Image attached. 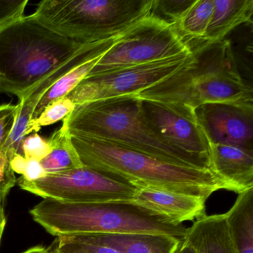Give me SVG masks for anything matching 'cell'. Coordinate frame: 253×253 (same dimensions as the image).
Listing matches in <instances>:
<instances>
[{
	"label": "cell",
	"mask_w": 253,
	"mask_h": 253,
	"mask_svg": "<svg viewBox=\"0 0 253 253\" xmlns=\"http://www.w3.org/2000/svg\"><path fill=\"white\" fill-rule=\"evenodd\" d=\"M134 97L195 109L209 103H223L253 112V88L241 76L232 43L226 39L204 42L192 48L175 73Z\"/></svg>",
	"instance_id": "obj_1"
},
{
	"label": "cell",
	"mask_w": 253,
	"mask_h": 253,
	"mask_svg": "<svg viewBox=\"0 0 253 253\" xmlns=\"http://www.w3.org/2000/svg\"><path fill=\"white\" fill-rule=\"evenodd\" d=\"M84 167L137 189L187 194L208 199L227 185L210 170L175 165L112 142L69 133Z\"/></svg>",
	"instance_id": "obj_2"
},
{
	"label": "cell",
	"mask_w": 253,
	"mask_h": 253,
	"mask_svg": "<svg viewBox=\"0 0 253 253\" xmlns=\"http://www.w3.org/2000/svg\"><path fill=\"white\" fill-rule=\"evenodd\" d=\"M63 125L69 133L112 142L175 165L211 171L205 160L174 147L159 135L146 119L141 100L134 96L78 105Z\"/></svg>",
	"instance_id": "obj_3"
},
{
	"label": "cell",
	"mask_w": 253,
	"mask_h": 253,
	"mask_svg": "<svg viewBox=\"0 0 253 253\" xmlns=\"http://www.w3.org/2000/svg\"><path fill=\"white\" fill-rule=\"evenodd\" d=\"M89 44V43H88ZM87 44L57 35L33 15L0 28V92L21 100Z\"/></svg>",
	"instance_id": "obj_4"
},
{
	"label": "cell",
	"mask_w": 253,
	"mask_h": 253,
	"mask_svg": "<svg viewBox=\"0 0 253 253\" xmlns=\"http://www.w3.org/2000/svg\"><path fill=\"white\" fill-rule=\"evenodd\" d=\"M30 214L36 223L57 237L152 233L183 241L187 229L133 202L73 204L45 198L30 210Z\"/></svg>",
	"instance_id": "obj_5"
},
{
	"label": "cell",
	"mask_w": 253,
	"mask_h": 253,
	"mask_svg": "<svg viewBox=\"0 0 253 253\" xmlns=\"http://www.w3.org/2000/svg\"><path fill=\"white\" fill-rule=\"evenodd\" d=\"M155 0H44L32 14L52 32L80 43L112 39L146 16Z\"/></svg>",
	"instance_id": "obj_6"
},
{
	"label": "cell",
	"mask_w": 253,
	"mask_h": 253,
	"mask_svg": "<svg viewBox=\"0 0 253 253\" xmlns=\"http://www.w3.org/2000/svg\"><path fill=\"white\" fill-rule=\"evenodd\" d=\"M191 53L175 24L152 14L117 36L87 77Z\"/></svg>",
	"instance_id": "obj_7"
},
{
	"label": "cell",
	"mask_w": 253,
	"mask_h": 253,
	"mask_svg": "<svg viewBox=\"0 0 253 253\" xmlns=\"http://www.w3.org/2000/svg\"><path fill=\"white\" fill-rule=\"evenodd\" d=\"M20 189L45 199L73 204L132 202L137 188L86 167L28 181L17 179Z\"/></svg>",
	"instance_id": "obj_8"
},
{
	"label": "cell",
	"mask_w": 253,
	"mask_h": 253,
	"mask_svg": "<svg viewBox=\"0 0 253 253\" xmlns=\"http://www.w3.org/2000/svg\"><path fill=\"white\" fill-rule=\"evenodd\" d=\"M190 55L179 56L86 77L66 98L78 106L97 100L136 95L171 76L183 66Z\"/></svg>",
	"instance_id": "obj_9"
},
{
	"label": "cell",
	"mask_w": 253,
	"mask_h": 253,
	"mask_svg": "<svg viewBox=\"0 0 253 253\" xmlns=\"http://www.w3.org/2000/svg\"><path fill=\"white\" fill-rule=\"evenodd\" d=\"M141 101L146 119L159 135L174 147L211 165L209 142L198 123L195 109L180 103Z\"/></svg>",
	"instance_id": "obj_10"
},
{
	"label": "cell",
	"mask_w": 253,
	"mask_h": 253,
	"mask_svg": "<svg viewBox=\"0 0 253 253\" xmlns=\"http://www.w3.org/2000/svg\"><path fill=\"white\" fill-rule=\"evenodd\" d=\"M209 142L253 152V112L232 105L209 103L195 109Z\"/></svg>",
	"instance_id": "obj_11"
},
{
	"label": "cell",
	"mask_w": 253,
	"mask_h": 253,
	"mask_svg": "<svg viewBox=\"0 0 253 253\" xmlns=\"http://www.w3.org/2000/svg\"><path fill=\"white\" fill-rule=\"evenodd\" d=\"M115 38L87 44L76 55L68 60L63 66L37 84L19 102V112L14 129L4 146V150L6 151L11 157L19 154L22 155L21 146L25 137L27 136V130L31 123L32 115L38 102L48 88L60 78L70 72L74 68L78 66L85 60L94 57L106 50L112 43Z\"/></svg>",
	"instance_id": "obj_12"
},
{
	"label": "cell",
	"mask_w": 253,
	"mask_h": 253,
	"mask_svg": "<svg viewBox=\"0 0 253 253\" xmlns=\"http://www.w3.org/2000/svg\"><path fill=\"white\" fill-rule=\"evenodd\" d=\"M207 200L187 194L152 189H137L132 202L174 225L193 221L206 215Z\"/></svg>",
	"instance_id": "obj_13"
},
{
	"label": "cell",
	"mask_w": 253,
	"mask_h": 253,
	"mask_svg": "<svg viewBox=\"0 0 253 253\" xmlns=\"http://www.w3.org/2000/svg\"><path fill=\"white\" fill-rule=\"evenodd\" d=\"M209 146L211 170L226 183L229 191L239 195L253 189V151L211 142Z\"/></svg>",
	"instance_id": "obj_14"
},
{
	"label": "cell",
	"mask_w": 253,
	"mask_h": 253,
	"mask_svg": "<svg viewBox=\"0 0 253 253\" xmlns=\"http://www.w3.org/2000/svg\"><path fill=\"white\" fill-rule=\"evenodd\" d=\"M86 242L100 244L121 253H175L183 241L162 234L117 233L76 235Z\"/></svg>",
	"instance_id": "obj_15"
},
{
	"label": "cell",
	"mask_w": 253,
	"mask_h": 253,
	"mask_svg": "<svg viewBox=\"0 0 253 253\" xmlns=\"http://www.w3.org/2000/svg\"><path fill=\"white\" fill-rule=\"evenodd\" d=\"M183 241L195 253H237L225 214L205 215L195 220L186 229Z\"/></svg>",
	"instance_id": "obj_16"
},
{
	"label": "cell",
	"mask_w": 253,
	"mask_h": 253,
	"mask_svg": "<svg viewBox=\"0 0 253 253\" xmlns=\"http://www.w3.org/2000/svg\"><path fill=\"white\" fill-rule=\"evenodd\" d=\"M253 0H214V11L203 41H223L238 26L253 23Z\"/></svg>",
	"instance_id": "obj_17"
},
{
	"label": "cell",
	"mask_w": 253,
	"mask_h": 253,
	"mask_svg": "<svg viewBox=\"0 0 253 253\" xmlns=\"http://www.w3.org/2000/svg\"><path fill=\"white\" fill-rule=\"evenodd\" d=\"M225 214L236 253H253V188L239 194Z\"/></svg>",
	"instance_id": "obj_18"
},
{
	"label": "cell",
	"mask_w": 253,
	"mask_h": 253,
	"mask_svg": "<svg viewBox=\"0 0 253 253\" xmlns=\"http://www.w3.org/2000/svg\"><path fill=\"white\" fill-rule=\"evenodd\" d=\"M48 142L51 151L41 161L46 174H56L84 167L64 125L51 136Z\"/></svg>",
	"instance_id": "obj_19"
},
{
	"label": "cell",
	"mask_w": 253,
	"mask_h": 253,
	"mask_svg": "<svg viewBox=\"0 0 253 253\" xmlns=\"http://www.w3.org/2000/svg\"><path fill=\"white\" fill-rule=\"evenodd\" d=\"M109 46L100 54L78 65L70 72L63 75L58 81H56L38 102L32 115L30 124L38 119V117L47 106L60 99L65 98L69 93L72 92L78 86V84L88 76L91 69L94 68L97 61L103 57Z\"/></svg>",
	"instance_id": "obj_20"
},
{
	"label": "cell",
	"mask_w": 253,
	"mask_h": 253,
	"mask_svg": "<svg viewBox=\"0 0 253 253\" xmlns=\"http://www.w3.org/2000/svg\"><path fill=\"white\" fill-rule=\"evenodd\" d=\"M214 11V0H195L176 24L183 37L204 41Z\"/></svg>",
	"instance_id": "obj_21"
},
{
	"label": "cell",
	"mask_w": 253,
	"mask_h": 253,
	"mask_svg": "<svg viewBox=\"0 0 253 253\" xmlns=\"http://www.w3.org/2000/svg\"><path fill=\"white\" fill-rule=\"evenodd\" d=\"M75 106V103L66 97L51 103L44 109L36 121L29 125L27 135L38 132L42 127L63 121L73 112Z\"/></svg>",
	"instance_id": "obj_22"
},
{
	"label": "cell",
	"mask_w": 253,
	"mask_h": 253,
	"mask_svg": "<svg viewBox=\"0 0 253 253\" xmlns=\"http://www.w3.org/2000/svg\"><path fill=\"white\" fill-rule=\"evenodd\" d=\"M55 247L56 253H121L106 246L82 241L76 235L57 237Z\"/></svg>",
	"instance_id": "obj_23"
},
{
	"label": "cell",
	"mask_w": 253,
	"mask_h": 253,
	"mask_svg": "<svg viewBox=\"0 0 253 253\" xmlns=\"http://www.w3.org/2000/svg\"><path fill=\"white\" fill-rule=\"evenodd\" d=\"M195 0H155L153 14L160 13L162 19L177 24Z\"/></svg>",
	"instance_id": "obj_24"
},
{
	"label": "cell",
	"mask_w": 253,
	"mask_h": 253,
	"mask_svg": "<svg viewBox=\"0 0 253 253\" xmlns=\"http://www.w3.org/2000/svg\"><path fill=\"white\" fill-rule=\"evenodd\" d=\"M21 151L22 155L26 159L41 161L48 155L51 149L48 140L42 138L37 133H32L25 137Z\"/></svg>",
	"instance_id": "obj_25"
},
{
	"label": "cell",
	"mask_w": 253,
	"mask_h": 253,
	"mask_svg": "<svg viewBox=\"0 0 253 253\" xmlns=\"http://www.w3.org/2000/svg\"><path fill=\"white\" fill-rule=\"evenodd\" d=\"M19 105L0 106V152L6 144L17 121Z\"/></svg>",
	"instance_id": "obj_26"
},
{
	"label": "cell",
	"mask_w": 253,
	"mask_h": 253,
	"mask_svg": "<svg viewBox=\"0 0 253 253\" xmlns=\"http://www.w3.org/2000/svg\"><path fill=\"white\" fill-rule=\"evenodd\" d=\"M28 0H0V28L23 17Z\"/></svg>",
	"instance_id": "obj_27"
},
{
	"label": "cell",
	"mask_w": 253,
	"mask_h": 253,
	"mask_svg": "<svg viewBox=\"0 0 253 253\" xmlns=\"http://www.w3.org/2000/svg\"><path fill=\"white\" fill-rule=\"evenodd\" d=\"M15 184H17V178L14 175V173L7 176L3 180L0 182V244H1L5 225H6L5 207H6L7 197Z\"/></svg>",
	"instance_id": "obj_28"
},
{
	"label": "cell",
	"mask_w": 253,
	"mask_h": 253,
	"mask_svg": "<svg viewBox=\"0 0 253 253\" xmlns=\"http://www.w3.org/2000/svg\"><path fill=\"white\" fill-rule=\"evenodd\" d=\"M46 174L41 165V161L27 159L26 169L22 177L28 181H34L45 177Z\"/></svg>",
	"instance_id": "obj_29"
},
{
	"label": "cell",
	"mask_w": 253,
	"mask_h": 253,
	"mask_svg": "<svg viewBox=\"0 0 253 253\" xmlns=\"http://www.w3.org/2000/svg\"><path fill=\"white\" fill-rule=\"evenodd\" d=\"M26 163H27V159L23 155L17 154L10 161V165L14 172L18 173L23 175L26 169Z\"/></svg>",
	"instance_id": "obj_30"
},
{
	"label": "cell",
	"mask_w": 253,
	"mask_h": 253,
	"mask_svg": "<svg viewBox=\"0 0 253 253\" xmlns=\"http://www.w3.org/2000/svg\"><path fill=\"white\" fill-rule=\"evenodd\" d=\"M175 253H195V251L189 244L183 241Z\"/></svg>",
	"instance_id": "obj_31"
},
{
	"label": "cell",
	"mask_w": 253,
	"mask_h": 253,
	"mask_svg": "<svg viewBox=\"0 0 253 253\" xmlns=\"http://www.w3.org/2000/svg\"><path fill=\"white\" fill-rule=\"evenodd\" d=\"M22 253H49V251L42 246H37V247H32Z\"/></svg>",
	"instance_id": "obj_32"
},
{
	"label": "cell",
	"mask_w": 253,
	"mask_h": 253,
	"mask_svg": "<svg viewBox=\"0 0 253 253\" xmlns=\"http://www.w3.org/2000/svg\"><path fill=\"white\" fill-rule=\"evenodd\" d=\"M49 253H55V252L51 251V252H49Z\"/></svg>",
	"instance_id": "obj_33"
}]
</instances>
